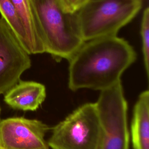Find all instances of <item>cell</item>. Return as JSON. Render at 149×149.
Segmentation results:
<instances>
[{"instance_id":"obj_1","label":"cell","mask_w":149,"mask_h":149,"mask_svg":"<svg viewBox=\"0 0 149 149\" xmlns=\"http://www.w3.org/2000/svg\"><path fill=\"white\" fill-rule=\"evenodd\" d=\"M136 59L133 48L117 36L84 41L68 59L69 88H109L121 81L123 73Z\"/></svg>"},{"instance_id":"obj_2","label":"cell","mask_w":149,"mask_h":149,"mask_svg":"<svg viewBox=\"0 0 149 149\" xmlns=\"http://www.w3.org/2000/svg\"><path fill=\"white\" fill-rule=\"evenodd\" d=\"M45 52L56 59L69 58L83 44L76 13L63 0H31Z\"/></svg>"},{"instance_id":"obj_3","label":"cell","mask_w":149,"mask_h":149,"mask_svg":"<svg viewBox=\"0 0 149 149\" xmlns=\"http://www.w3.org/2000/svg\"><path fill=\"white\" fill-rule=\"evenodd\" d=\"M142 0H86L76 12L84 41L116 36L142 7Z\"/></svg>"},{"instance_id":"obj_4","label":"cell","mask_w":149,"mask_h":149,"mask_svg":"<svg viewBox=\"0 0 149 149\" xmlns=\"http://www.w3.org/2000/svg\"><path fill=\"white\" fill-rule=\"evenodd\" d=\"M51 130V149H99L102 128L95 102L79 107Z\"/></svg>"},{"instance_id":"obj_5","label":"cell","mask_w":149,"mask_h":149,"mask_svg":"<svg viewBox=\"0 0 149 149\" xmlns=\"http://www.w3.org/2000/svg\"><path fill=\"white\" fill-rule=\"evenodd\" d=\"M95 104L102 128L99 149H129L128 106L121 81L101 91Z\"/></svg>"},{"instance_id":"obj_6","label":"cell","mask_w":149,"mask_h":149,"mask_svg":"<svg viewBox=\"0 0 149 149\" xmlns=\"http://www.w3.org/2000/svg\"><path fill=\"white\" fill-rule=\"evenodd\" d=\"M30 66L29 54L8 24L0 17V95L16 84Z\"/></svg>"},{"instance_id":"obj_7","label":"cell","mask_w":149,"mask_h":149,"mask_svg":"<svg viewBox=\"0 0 149 149\" xmlns=\"http://www.w3.org/2000/svg\"><path fill=\"white\" fill-rule=\"evenodd\" d=\"M51 128L41 120L23 117L0 120V149H51L45 136Z\"/></svg>"},{"instance_id":"obj_8","label":"cell","mask_w":149,"mask_h":149,"mask_svg":"<svg viewBox=\"0 0 149 149\" xmlns=\"http://www.w3.org/2000/svg\"><path fill=\"white\" fill-rule=\"evenodd\" d=\"M46 98L44 85L33 81H21L5 94L4 101L11 108L35 111Z\"/></svg>"},{"instance_id":"obj_9","label":"cell","mask_w":149,"mask_h":149,"mask_svg":"<svg viewBox=\"0 0 149 149\" xmlns=\"http://www.w3.org/2000/svg\"><path fill=\"white\" fill-rule=\"evenodd\" d=\"M133 149H149V91L140 93L133 111L131 123Z\"/></svg>"},{"instance_id":"obj_10","label":"cell","mask_w":149,"mask_h":149,"mask_svg":"<svg viewBox=\"0 0 149 149\" xmlns=\"http://www.w3.org/2000/svg\"><path fill=\"white\" fill-rule=\"evenodd\" d=\"M11 1L25 30L29 55L44 53V46L31 0Z\"/></svg>"},{"instance_id":"obj_11","label":"cell","mask_w":149,"mask_h":149,"mask_svg":"<svg viewBox=\"0 0 149 149\" xmlns=\"http://www.w3.org/2000/svg\"><path fill=\"white\" fill-rule=\"evenodd\" d=\"M0 13L1 17L8 24L29 54V46L25 30L11 0H0Z\"/></svg>"},{"instance_id":"obj_12","label":"cell","mask_w":149,"mask_h":149,"mask_svg":"<svg viewBox=\"0 0 149 149\" xmlns=\"http://www.w3.org/2000/svg\"><path fill=\"white\" fill-rule=\"evenodd\" d=\"M140 34L142 41V51L144 65L147 77L149 76V8L147 7L143 12Z\"/></svg>"},{"instance_id":"obj_13","label":"cell","mask_w":149,"mask_h":149,"mask_svg":"<svg viewBox=\"0 0 149 149\" xmlns=\"http://www.w3.org/2000/svg\"><path fill=\"white\" fill-rule=\"evenodd\" d=\"M66 9L70 12L76 13L86 0H63Z\"/></svg>"}]
</instances>
